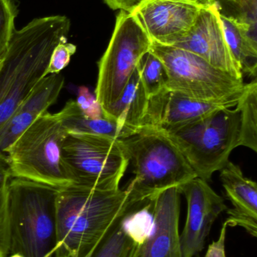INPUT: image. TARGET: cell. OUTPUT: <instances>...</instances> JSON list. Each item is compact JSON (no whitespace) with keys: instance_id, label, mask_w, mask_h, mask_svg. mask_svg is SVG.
I'll return each instance as SVG.
<instances>
[{"instance_id":"cell-1","label":"cell","mask_w":257,"mask_h":257,"mask_svg":"<svg viewBox=\"0 0 257 257\" xmlns=\"http://www.w3.org/2000/svg\"><path fill=\"white\" fill-rule=\"evenodd\" d=\"M143 206L133 205L126 190H101L75 183L58 189L54 257L85 256L121 219Z\"/></svg>"},{"instance_id":"cell-2","label":"cell","mask_w":257,"mask_h":257,"mask_svg":"<svg viewBox=\"0 0 257 257\" xmlns=\"http://www.w3.org/2000/svg\"><path fill=\"white\" fill-rule=\"evenodd\" d=\"M70 30L66 16L35 18L16 30L0 66V128L45 76L53 50Z\"/></svg>"},{"instance_id":"cell-3","label":"cell","mask_w":257,"mask_h":257,"mask_svg":"<svg viewBox=\"0 0 257 257\" xmlns=\"http://www.w3.org/2000/svg\"><path fill=\"white\" fill-rule=\"evenodd\" d=\"M119 140L134 168V178L125 190L136 206L146 205L164 190L197 177L164 132L143 126Z\"/></svg>"},{"instance_id":"cell-4","label":"cell","mask_w":257,"mask_h":257,"mask_svg":"<svg viewBox=\"0 0 257 257\" xmlns=\"http://www.w3.org/2000/svg\"><path fill=\"white\" fill-rule=\"evenodd\" d=\"M57 190L40 183L12 178L8 185L9 253L54 257Z\"/></svg>"},{"instance_id":"cell-5","label":"cell","mask_w":257,"mask_h":257,"mask_svg":"<svg viewBox=\"0 0 257 257\" xmlns=\"http://www.w3.org/2000/svg\"><path fill=\"white\" fill-rule=\"evenodd\" d=\"M67 136L57 114L39 116L5 153L12 177L56 189L72 184L63 157Z\"/></svg>"},{"instance_id":"cell-6","label":"cell","mask_w":257,"mask_h":257,"mask_svg":"<svg viewBox=\"0 0 257 257\" xmlns=\"http://www.w3.org/2000/svg\"><path fill=\"white\" fill-rule=\"evenodd\" d=\"M164 133L179 148L198 178L208 181L227 164L232 151L239 147V110L236 106L222 108Z\"/></svg>"},{"instance_id":"cell-7","label":"cell","mask_w":257,"mask_h":257,"mask_svg":"<svg viewBox=\"0 0 257 257\" xmlns=\"http://www.w3.org/2000/svg\"><path fill=\"white\" fill-rule=\"evenodd\" d=\"M150 51L165 67L169 90L205 102H228L238 101L245 87L243 80L186 50L152 42Z\"/></svg>"},{"instance_id":"cell-8","label":"cell","mask_w":257,"mask_h":257,"mask_svg":"<svg viewBox=\"0 0 257 257\" xmlns=\"http://www.w3.org/2000/svg\"><path fill=\"white\" fill-rule=\"evenodd\" d=\"M152 40L131 12L120 11L113 36L98 63L95 94L104 114L123 91L142 58L150 51Z\"/></svg>"},{"instance_id":"cell-9","label":"cell","mask_w":257,"mask_h":257,"mask_svg":"<svg viewBox=\"0 0 257 257\" xmlns=\"http://www.w3.org/2000/svg\"><path fill=\"white\" fill-rule=\"evenodd\" d=\"M63 157L73 183L106 190L119 189L129 165L119 139L68 133Z\"/></svg>"},{"instance_id":"cell-10","label":"cell","mask_w":257,"mask_h":257,"mask_svg":"<svg viewBox=\"0 0 257 257\" xmlns=\"http://www.w3.org/2000/svg\"><path fill=\"white\" fill-rule=\"evenodd\" d=\"M178 189L187 202V220L180 234L181 252L183 257H194L203 250L213 224L228 208L208 181L198 177Z\"/></svg>"},{"instance_id":"cell-11","label":"cell","mask_w":257,"mask_h":257,"mask_svg":"<svg viewBox=\"0 0 257 257\" xmlns=\"http://www.w3.org/2000/svg\"><path fill=\"white\" fill-rule=\"evenodd\" d=\"M237 102H205L165 88L149 98L139 128L146 126L170 133L198 121L217 110L235 108Z\"/></svg>"},{"instance_id":"cell-12","label":"cell","mask_w":257,"mask_h":257,"mask_svg":"<svg viewBox=\"0 0 257 257\" xmlns=\"http://www.w3.org/2000/svg\"><path fill=\"white\" fill-rule=\"evenodd\" d=\"M202 8L186 0H143L131 13L152 42L174 45L191 30Z\"/></svg>"},{"instance_id":"cell-13","label":"cell","mask_w":257,"mask_h":257,"mask_svg":"<svg viewBox=\"0 0 257 257\" xmlns=\"http://www.w3.org/2000/svg\"><path fill=\"white\" fill-rule=\"evenodd\" d=\"M172 46L193 53L214 67L243 80L240 66L226 42L215 3L208 7H202L191 30Z\"/></svg>"},{"instance_id":"cell-14","label":"cell","mask_w":257,"mask_h":257,"mask_svg":"<svg viewBox=\"0 0 257 257\" xmlns=\"http://www.w3.org/2000/svg\"><path fill=\"white\" fill-rule=\"evenodd\" d=\"M181 193L172 187L152 202V227L133 257H183L180 241Z\"/></svg>"},{"instance_id":"cell-15","label":"cell","mask_w":257,"mask_h":257,"mask_svg":"<svg viewBox=\"0 0 257 257\" xmlns=\"http://www.w3.org/2000/svg\"><path fill=\"white\" fill-rule=\"evenodd\" d=\"M220 171V180L228 199L233 208H229L228 226H239L256 238L257 235V185L246 178L241 168L232 162Z\"/></svg>"},{"instance_id":"cell-16","label":"cell","mask_w":257,"mask_h":257,"mask_svg":"<svg viewBox=\"0 0 257 257\" xmlns=\"http://www.w3.org/2000/svg\"><path fill=\"white\" fill-rule=\"evenodd\" d=\"M152 205L129 213L109 231L92 257H133L152 227Z\"/></svg>"},{"instance_id":"cell-17","label":"cell","mask_w":257,"mask_h":257,"mask_svg":"<svg viewBox=\"0 0 257 257\" xmlns=\"http://www.w3.org/2000/svg\"><path fill=\"white\" fill-rule=\"evenodd\" d=\"M148 100L137 66L106 117L117 122L122 127L135 132L146 112Z\"/></svg>"},{"instance_id":"cell-18","label":"cell","mask_w":257,"mask_h":257,"mask_svg":"<svg viewBox=\"0 0 257 257\" xmlns=\"http://www.w3.org/2000/svg\"><path fill=\"white\" fill-rule=\"evenodd\" d=\"M220 18L228 46L241 72L256 77V33L232 18L220 14Z\"/></svg>"},{"instance_id":"cell-19","label":"cell","mask_w":257,"mask_h":257,"mask_svg":"<svg viewBox=\"0 0 257 257\" xmlns=\"http://www.w3.org/2000/svg\"><path fill=\"white\" fill-rule=\"evenodd\" d=\"M57 117L68 133L96 135L121 139L132 134V130L122 127L117 122L107 117L89 118L83 114L75 100L68 101L57 113Z\"/></svg>"},{"instance_id":"cell-20","label":"cell","mask_w":257,"mask_h":257,"mask_svg":"<svg viewBox=\"0 0 257 257\" xmlns=\"http://www.w3.org/2000/svg\"><path fill=\"white\" fill-rule=\"evenodd\" d=\"M64 82L60 73L46 75L33 87L18 110L28 111L38 117L46 114L57 101Z\"/></svg>"},{"instance_id":"cell-21","label":"cell","mask_w":257,"mask_h":257,"mask_svg":"<svg viewBox=\"0 0 257 257\" xmlns=\"http://www.w3.org/2000/svg\"><path fill=\"white\" fill-rule=\"evenodd\" d=\"M235 106L240 112L239 146L257 151V82L246 84Z\"/></svg>"},{"instance_id":"cell-22","label":"cell","mask_w":257,"mask_h":257,"mask_svg":"<svg viewBox=\"0 0 257 257\" xmlns=\"http://www.w3.org/2000/svg\"><path fill=\"white\" fill-rule=\"evenodd\" d=\"M138 70L148 99L166 88L167 75L165 67L160 59L150 51L142 58Z\"/></svg>"},{"instance_id":"cell-23","label":"cell","mask_w":257,"mask_h":257,"mask_svg":"<svg viewBox=\"0 0 257 257\" xmlns=\"http://www.w3.org/2000/svg\"><path fill=\"white\" fill-rule=\"evenodd\" d=\"M257 0H229L215 2L220 15L232 18L256 33Z\"/></svg>"},{"instance_id":"cell-24","label":"cell","mask_w":257,"mask_h":257,"mask_svg":"<svg viewBox=\"0 0 257 257\" xmlns=\"http://www.w3.org/2000/svg\"><path fill=\"white\" fill-rule=\"evenodd\" d=\"M38 116L25 111H18L0 128V153L6 150L33 123Z\"/></svg>"},{"instance_id":"cell-25","label":"cell","mask_w":257,"mask_h":257,"mask_svg":"<svg viewBox=\"0 0 257 257\" xmlns=\"http://www.w3.org/2000/svg\"><path fill=\"white\" fill-rule=\"evenodd\" d=\"M18 8L14 0H0V63L9 51L15 30Z\"/></svg>"},{"instance_id":"cell-26","label":"cell","mask_w":257,"mask_h":257,"mask_svg":"<svg viewBox=\"0 0 257 257\" xmlns=\"http://www.w3.org/2000/svg\"><path fill=\"white\" fill-rule=\"evenodd\" d=\"M67 38L57 44L53 50L45 75L58 74L68 66L71 57L76 51V46L69 43Z\"/></svg>"},{"instance_id":"cell-27","label":"cell","mask_w":257,"mask_h":257,"mask_svg":"<svg viewBox=\"0 0 257 257\" xmlns=\"http://www.w3.org/2000/svg\"><path fill=\"white\" fill-rule=\"evenodd\" d=\"M78 108L84 115L89 118L98 119L107 117L100 105L95 94H92L89 88L80 87L78 89V96L75 100Z\"/></svg>"},{"instance_id":"cell-28","label":"cell","mask_w":257,"mask_h":257,"mask_svg":"<svg viewBox=\"0 0 257 257\" xmlns=\"http://www.w3.org/2000/svg\"><path fill=\"white\" fill-rule=\"evenodd\" d=\"M9 244L7 187L0 189V250L5 257L9 254Z\"/></svg>"},{"instance_id":"cell-29","label":"cell","mask_w":257,"mask_h":257,"mask_svg":"<svg viewBox=\"0 0 257 257\" xmlns=\"http://www.w3.org/2000/svg\"><path fill=\"white\" fill-rule=\"evenodd\" d=\"M228 227L229 226L224 222L220 229L218 238L210 244L205 257H227L226 253V238Z\"/></svg>"},{"instance_id":"cell-30","label":"cell","mask_w":257,"mask_h":257,"mask_svg":"<svg viewBox=\"0 0 257 257\" xmlns=\"http://www.w3.org/2000/svg\"><path fill=\"white\" fill-rule=\"evenodd\" d=\"M12 178L13 177L7 155L0 153V189L7 187Z\"/></svg>"},{"instance_id":"cell-31","label":"cell","mask_w":257,"mask_h":257,"mask_svg":"<svg viewBox=\"0 0 257 257\" xmlns=\"http://www.w3.org/2000/svg\"><path fill=\"white\" fill-rule=\"evenodd\" d=\"M104 3L113 10L132 12L143 0H104Z\"/></svg>"},{"instance_id":"cell-32","label":"cell","mask_w":257,"mask_h":257,"mask_svg":"<svg viewBox=\"0 0 257 257\" xmlns=\"http://www.w3.org/2000/svg\"><path fill=\"white\" fill-rule=\"evenodd\" d=\"M186 1L194 3V4L202 6V7H208V6H212L215 3V0H186Z\"/></svg>"},{"instance_id":"cell-33","label":"cell","mask_w":257,"mask_h":257,"mask_svg":"<svg viewBox=\"0 0 257 257\" xmlns=\"http://www.w3.org/2000/svg\"><path fill=\"white\" fill-rule=\"evenodd\" d=\"M98 247H95V248H94L93 250H91V251L89 252V253H88V254L86 255V256L84 257H92V256H93L94 253H95V250H96V249L98 248Z\"/></svg>"},{"instance_id":"cell-34","label":"cell","mask_w":257,"mask_h":257,"mask_svg":"<svg viewBox=\"0 0 257 257\" xmlns=\"http://www.w3.org/2000/svg\"><path fill=\"white\" fill-rule=\"evenodd\" d=\"M9 257H24L23 256H21V255L20 254H17V253H14V254L11 255V256Z\"/></svg>"},{"instance_id":"cell-35","label":"cell","mask_w":257,"mask_h":257,"mask_svg":"<svg viewBox=\"0 0 257 257\" xmlns=\"http://www.w3.org/2000/svg\"><path fill=\"white\" fill-rule=\"evenodd\" d=\"M0 257H5L3 256V253H2L1 250H0Z\"/></svg>"},{"instance_id":"cell-36","label":"cell","mask_w":257,"mask_h":257,"mask_svg":"<svg viewBox=\"0 0 257 257\" xmlns=\"http://www.w3.org/2000/svg\"><path fill=\"white\" fill-rule=\"evenodd\" d=\"M217 1H229V0H215V2Z\"/></svg>"},{"instance_id":"cell-37","label":"cell","mask_w":257,"mask_h":257,"mask_svg":"<svg viewBox=\"0 0 257 257\" xmlns=\"http://www.w3.org/2000/svg\"><path fill=\"white\" fill-rule=\"evenodd\" d=\"M2 63H0V66H1Z\"/></svg>"}]
</instances>
